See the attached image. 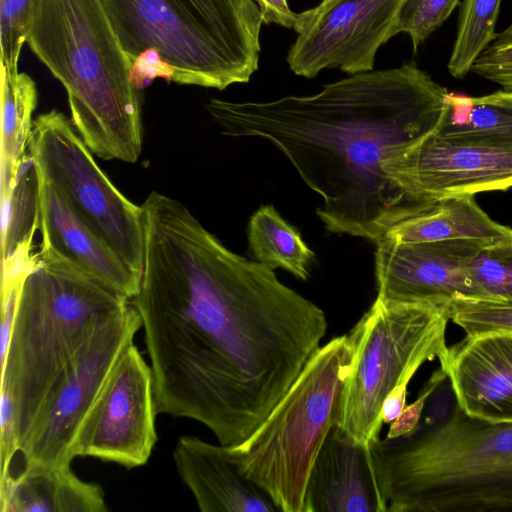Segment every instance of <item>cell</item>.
Wrapping results in <instances>:
<instances>
[{
    "instance_id": "obj_1",
    "label": "cell",
    "mask_w": 512,
    "mask_h": 512,
    "mask_svg": "<svg viewBox=\"0 0 512 512\" xmlns=\"http://www.w3.org/2000/svg\"><path fill=\"white\" fill-rule=\"evenodd\" d=\"M141 207L143 267L131 302L157 411L238 445L319 349L325 313L270 267L229 250L180 201L153 191Z\"/></svg>"
},
{
    "instance_id": "obj_2",
    "label": "cell",
    "mask_w": 512,
    "mask_h": 512,
    "mask_svg": "<svg viewBox=\"0 0 512 512\" xmlns=\"http://www.w3.org/2000/svg\"><path fill=\"white\" fill-rule=\"evenodd\" d=\"M448 91L414 63L353 74L309 96L206 104L232 137H260L289 160L322 204L326 229L374 243L431 204L411 199L383 165L439 127Z\"/></svg>"
},
{
    "instance_id": "obj_3",
    "label": "cell",
    "mask_w": 512,
    "mask_h": 512,
    "mask_svg": "<svg viewBox=\"0 0 512 512\" xmlns=\"http://www.w3.org/2000/svg\"><path fill=\"white\" fill-rule=\"evenodd\" d=\"M27 44L64 86L71 121L105 160L142 151L141 94L102 0H35Z\"/></svg>"
},
{
    "instance_id": "obj_4",
    "label": "cell",
    "mask_w": 512,
    "mask_h": 512,
    "mask_svg": "<svg viewBox=\"0 0 512 512\" xmlns=\"http://www.w3.org/2000/svg\"><path fill=\"white\" fill-rule=\"evenodd\" d=\"M388 512L512 511V422L455 404L436 426L369 444Z\"/></svg>"
},
{
    "instance_id": "obj_5",
    "label": "cell",
    "mask_w": 512,
    "mask_h": 512,
    "mask_svg": "<svg viewBox=\"0 0 512 512\" xmlns=\"http://www.w3.org/2000/svg\"><path fill=\"white\" fill-rule=\"evenodd\" d=\"M130 302L37 253L21 283L9 347L0 361V395L13 405L18 450L76 350L101 322Z\"/></svg>"
},
{
    "instance_id": "obj_6",
    "label": "cell",
    "mask_w": 512,
    "mask_h": 512,
    "mask_svg": "<svg viewBox=\"0 0 512 512\" xmlns=\"http://www.w3.org/2000/svg\"><path fill=\"white\" fill-rule=\"evenodd\" d=\"M131 63L155 48L173 82L223 90L258 68L260 8L254 0H102Z\"/></svg>"
},
{
    "instance_id": "obj_7",
    "label": "cell",
    "mask_w": 512,
    "mask_h": 512,
    "mask_svg": "<svg viewBox=\"0 0 512 512\" xmlns=\"http://www.w3.org/2000/svg\"><path fill=\"white\" fill-rule=\"evenodd\" d=\"M353 360L347 335L313 354L265 421L244 442L227 446L239 470L282 512H304L314 461L339 422Z\"/></svg>"
},
{
    "instance_id": "obj_8",
    "label": "cell",
    "mask_w": 512,
    "mask_h": 512,
    "mask_svg": "<svg viewBox=\"0 0 512 512\" xmlns=\"http://www.w3.org/2000/svg\"><path fill=\"white\" fill-rule=\"evenodd\" d=\"M449 305L377 296L348 333L353 360L337 425L355 440L370 444L379 439L389 392L423 363L445 354Z\"/></svg>"
},
{
    "instance_id": "obj_9",
    "label": "cell",
    "mask_w": 512,
    "mask_h": 512,
    "mask_svg": "<svg viewBox=\"0 0 512 512\" xmlns=\"http://www.w3.org/2000/svg\"><path fill=\"white\" fill-rule=\"evenodd\" d=\"M29 153L37 173L74 214L141 277L142 208L125 197L97 165L63 113L53 109L33 122Z\"/></svg>"
},
{
    "instance_id": "obj_10",
    "label": "cell",
    "mask_w": 512,
    "mask_h": 512,
    "mask_svg": "<svg viewBox=\"0 0 512 512\" xmlns=\"http://www.w3.org/2000/svg\"><path fill=\"white\" fill-rule=\"evenodd\" d=\"M141 327V318L130 302L101 322L76 350L20 444L17 455L23 464L19 472L70 466V448L82 419L116 359L134 342Z\"/></svg>"
},
{
    "instance_id": "obj_11",
    "label": "cell",
    "mask_w": 512,
    "mask_h": 512,
    "mask_svg": "<svg viewBox=\"0 0 512 512\" xmlns=\"http://www.w3.org/2000/svg\"><path fill=\"white\" fill-rule=\"evenodd\" d=\"M158 414L150 364L134 342L125 347L75 434L70 456L127 469L143 466L157 442Z\"/></svg>"
},
{
    "instance_id": "obj_12",
    "label": "cell",
    "mask_w": 512,
    "mask_h": 512,
    "mask_svg": "<svg viewBox=\"0 0 512 512\" xmlns=\"http://www.w3.org/2000/svg\"><path fill=\"white\" fill-rule=\"evenodd\" d=\"M404 0H322L299 13L287 63L312 78L323 69L351 75L372 71L377 50L396 35Z\"/></svg>"
},
{
    "instance_id": "obj_13",
    "label": "cell",
    "mask_w": 512,
    "mask_h": 512,
    "mask_svg": "<svg viewBox=\"0 0 512 512\" xmlns=\"http://www.w3.org/2000/svg\"><path fill=\"white\" fill-rule=\"evenodd\" d=\"M411 199L431 204L447 197L512 187V149L446 140L430 134L383 165Z\"/></svg>"
},
{
    "instance_id": "obj_14",
    "label": "cell",
    "mask_w": 512,
    "mask_h": 512,
    "mask_svg": "<svg viewBox=\"0 0 512 512\" xmlns=\"http://www.w3.org/2000/svg\"><path fill=\"white\" fill-rule=\"evenodd\" d=\"M479 239L399 243L376 242L377 296L398 302L449 305L479 296L467 273L470 258L484 245Z\"/></svg>"
},
{
    "instance_id": "obj_15",
    "label": "cell",
    "mask_w": 512,
    "mask_h": 512,
    "mask_svg": "<svg viewBox=\"0 0 512 512\" xmlns=\"http://www.w3.org/2000/svg\"><path fill=\"white\" fill-rule=\"evenodd\" d=\"M38 179L42 235L39 257L131 300L139 289L141 277L74 214L47 181L39 175Z\"/></svg>"
},
{
    "instance_id": "obj_16",
    "label": "cell",
    "mask_w": 512,
    "mask_h": 512,
    "mask_svg": "<svg viewBox=\"0 0 512 512\" xmlns=\"http://www.w3.org/2000/svg\"><path fill=\"white\" fill-rule=\"evenodd\" d=\"M439 360L463 411L512 422V332L466 335Z\"/></svg>"
},
{
    "instance_id": "obj_17",
    "label": "cell",
    "mask_w": 512,
    "mask_h": 512,
    "mask_svg": "<svg viewBox=\"0 0 512 512\" xmlns=\"http://www.w3.org/2000/svg\"><path fill=\"white\" fill-rule=\"evenodd\" d=\"M304 512H388L369 444L332 427L310 472Z\"/></svg>"
},
{
    "instance_id": "obj_18",
    "label": "cell",
    "mask_w": 512,
    "mask_h": 512,
    "mask_svg": "<svg viewBox=\"0 0 512 512\" xmlns=\"http://www.w3.org/2000/svg\"><path fill=\"white\" fill-rule=\"evenodd\" d=\"M173 458L200 511H279L268 495L239 470L227 446L183 435L175 445Z\"/></svg>"
},
{
    "instance_id": "obj_19",
    "label": "cell",
    "mask_w": 512,
    "mask_h": 512,
    "mask_svg": "<svg viewBox=\"0 0 512 512\" xmlns=\"http://www.w3.org/2000/svg\"><path fill=\"white\" fill-rule=\"evenodd\" d=\"M1 512H104L100 485L80 480L70 466L15 474L0 486Z\"/></svg>"
},
{
    "instance_id": "obj_20",
    "label": "cell",
    "mask_w": 512,
    "mask_h": 512,
    "mask_svg": "<svg viewBox=\"0 0 512 512\" xmlns=\"http://www.w3.org/2000/svg\"><path fill=\"white\" fill-rule=\"evenodd\" d=\"M384 237L399 243L456 239L496 241L512 237V228L493 220L477 204L474 195H466L433 202L425 210L393 226Z\"/></svg>"
},
{
    "instance_id": "obj_21",
    "label": "cell",
    "mask_w": 512,
    "mask_h": 512,
    "mask_svg": "<svg viewBox=\"0 0 512 512\" xmlns=\"http://www.w3.org/2000/svg\"><path fill=\"white\" fill-rule=\"evenodd\" d=\"M440 138L512 149V93L503 89L483 96L448 92Z\"/></svg>"
},
{
    "instance_id": "obj_22",
    "label": "cell",
    "mask_w": 512,
    "mask_h": 512,
    "mask_svg": "<svg viewBox=\"0 0 512 512\" xmlns=\"http://www.w3.org/2000/svg\"><path fill=\"white\" fill-rule=\"evenodd\" d=\"M37 89L26 73L1 66V202L8 200L20 166L29 155Z\"/></svg>"
},
{
    "instance_id": "obj_23",
    "label": "cell",
    "mask_w": 512,
    "mask_h": 512,
    "mask_svg": "<svg viewBox=\"0 0 512 512\" xmlns=\"http://www.w3.org/2000/svg\"><path fill=\"white\" fill-rule=\"evenodd\" d=\"M247 238L256 261L273 270L285 269L299 279H308L315 253L272 205L261 206L250 217Z\"/></svg>"
},
{
    "instance_id": "obj_24",
    "label": "cell",
    "mask_w": 512,
    "mask_h": 512,
    "mask_svg": "<svg viewBox=\"0 0 512 512\" xmlns=\"http://www.w3.org/2000/svg\"><path fill=\"white\" fill-rule=\"evenodd\" d=\"M39 179L29 153L20 166L10 198L1 202L2 262L22 251H32L39 229Z\"/></svg>"
},
{
    "instance_id": "obj_25",
    "label": "cell",
    "mask_w": 512,
    "mask_h": 512,
    "mask_svg": "<svg viewBox=\"0 0 512 512\" xmlns=\"http://www.w3.org/2000/svg\"><path fill=\"white\" fill-rule=\"evenodd\" d=\"M501 1L464 0L448 61V71L453 77L461 79L471 72L475 61L495 40Z\"/></svg>"
},
{
    "instance_id": "obj_26",
    "label": "cell",
    "mask_w": 512,
    "mask_h": 512,
    "mask_svg": "<svg viewBox=\"0 0 512 512\" xmlns=\"http://www.w3.org/2000/svg\"><path fill=\"white\" fill-rule=\"evenodd\" d=\"M466 268L479 301L512 304V237L481 247Z\"/></svg>"
},
{
    "instance_id": "obj_27",
    "label": "cell",
    "mask_w": 512,
    "mask_h": 512,
    "mask_svg": "<svg viewBox=\"0 0 512 512\" xmlns=\"http://www.w3.org/2000/svg\"><path fill=\"white\" fill-rule=\"evenodd\" d=\"M460 0H404L395 31L411 38L414 51L451 15Z\"/></svg>"
},
{
    "instance_id": "obj_28",
    "label": "cell",
    "mask_w": 512,
    "mask_h": 512,
    "mask_svg": "<svg viewBox=\"0 0 512 512\" xmlns=\"http://www.w3.org/2000/svg\"><path fill=\"white\" fill-rule=\"evenodd\" d=\"M35 0H0L1 66L18 72L21 50L27 42Z\"/></svg>"
},
{
    "instance_id": "obj_29",
    "label": "cell",
    "mask_w": 512,
    "mask_h": 512,
    "mask_svg": "<svg viewBox=\"0 0 512 512\" xmlns=\"http://www.w3.org/2000/svg\"><path fill=\"white\" fill-rule=\"evenodd\" d=\"M449 312L450 320L466 335L512 332V304L460 299L449 305Z\"/></svg>"
},
{
    "instance_id": "obj_30",
    "label": "cell",
    "mask_w": 512,
    "mask_h": 512,
    "mask_svg": "<svg viewBox=\"0 0 512 512\" xmlns=\"http://www.w3.org/2000/svg\"><path fill=\"white\" fill-rule=\"evenodd\" d=\"M471 71L512 93V40L493 41L475 61Z\"/></svg>"
},
{
    "instance_id": "obj_31",
    "label": "cell",
    "mask_w": 512,
    "mask_h": 512,
    "mask_svg": "<svg viewBox=\"0 0 512 512\" xmlns=\"http://www.w3.org/2000/svg\"><path fill=\"white\" fill-rule=\"evenodd\" d=\"M447 379L446 373L440 367L435 370L424 384L417 399L405 406L401 414L389 424L387 438H396L412 432L419 424L426 403L433 392Z\"/></svg>"
},
{
    "instance_id": "obj_32",
    "label": "cell",
    "mask_w": 512,
    "mask_h": 512,
    "mask_svg": "<svg viewBox=\"0 0 512 512\" xmlns=\"http://www.w3.org/2000/svg\"><path fill=\"white\" fill-rule=\"evenodd\" d=\"M173 69L155 48L142 51L134 59L129 71L131 84L138 90L148 87L156 78L167 82L173 79Z\"/></svg>"
},
{
    "instance_id": "obj_33",
    "label": "cell",
    "mask_w": 512,
    "mask_h": 512,
    "mask_svg": "<svg viewBox=\"0 0 512 512\" xmlns=\"http://www.w3.org/2000/svg\"><path fill=\"white\" fill-rule=\"evenodd\" d=\"M444 382L429 397L422 415L424 418L419 424L428 427L436 426L450 416L456 404V398L450 382L449 385Z\"/></svg>"
},
{
    "instance_id": "obj_34",
    "label": "cell",
    "mask_w": 512,
    "mask_h": 512,
    "mask_svg": "<svg viewBox=\"0 0 512 512\" xmlns=\"http://www.w3.org/2000/svg\"><path fill=\"white\" fill-rule=\"evenodd\" d=\"M260 8L263 24H277L294 29L299 13L293 12L287 0H254Z\"/></svg>"
},
{
    "instance_id": "obj_35",
    "label": "cell",
    "mask_w": 512,
    "mask_h": 512,
    "mask_svg": "<svg viewBox=\"0 0 512 512\" xmlns=\"http://www.w3.org/2000/svg\"><path fill=\"white\" fill-rule=\"evenodd\" d=\"M407 385H396L386 396L382 405L381 416L384 424H390L406 406Z\"/></svg>"
},
{
    "instance_id": "obj_36",
    "label": "cell",
    "mask_w": 512,
    "mask_h": 512,
    "mask_svg": "<svg viewBox=\"0 0 512 512\" xmlns=\"http://www.w3.org/2000/svg\"><path fill=\"white\" fill-rule=\"evenodd\" d=\"M512 40V22L508 25L506 29L496 34L494 41H509Z\"/></svg>"
}]
</instances>
